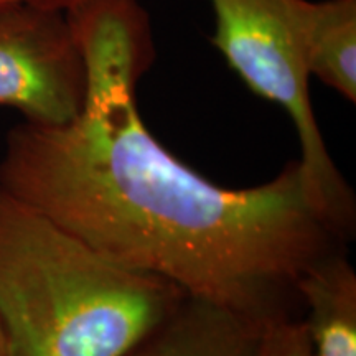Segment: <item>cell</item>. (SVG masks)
Segmentation results:
<instances>
[{"instance_id":"6da1fadb","label":"cell","mask_w":356,"mask_h":356,"mask_svg":"<svg viewBox=\"0 0 356 356\" xmlns=\"http://www.w3.org/2000/svg\"><path fill=\"white\" fill-rule=\"evenodd\" d=\"M88 66L81 114L7 134L0 185L108 259L266 327L302 314L297 284L348 236L315 204L299 162L252 188L211 184L142 121L155 58L137 0L66 8Z\"/></svg>"},{"instance_id":"7a4b0ae2","label":"cell","mask_w":356,"mask_h":356,"mask_svg":"<svg viewBox=\"0 0 356 356\" xmlns=\"http://www.w3.org/2000/svg\"><path fill=\"white\" fill-rule=\"evenodd\" d=\"M0 185V327L8 356H126L184 304Z\"/></svg>"},{"instance_id":"3957f363","label":"cell","mask_w":356,"mask_h":356,"mask_svg":"<svg viewBox=\"0 0 356 356\" xmlns=\"http://www.w3.org/2000/svg\"><path fill=\"white\" fill-rule=\"evenodd\" d=\"M215 44L229 68L257 96L291 115L300 142L299 162L310 197L346 236L353 229V195L328 154L312 108L302 0H210Z\"/></svg>"},{"instance_id":"277c9868","label":"cell","mask_w":356,"mask_h":356,"mask_svg":"<svg viewBox=\"0 0 356 356\" xmlns=\"http://www.w3.org/2000/svg\"><path fill=\"white\" fill-rule=\"evenodd\" d=\"M88 66L63 8L32 2L0 6V106L25 122L65 126L81 114Z\"/></svg>"},{"instance_id":"5b68a950","label":"cell","mask_w":356,"mask_h":356,"mask_svg":"<svg viewBox=\"0 0 356 356\" xmlns=\"http://www.w3.org/2000/svg\"><path fill=\"white\" fill-rule=\"evenodd\" d=\"M262 325L186 297L175 314L126 356H254Z\"/></svg>"},{"instance_id":"8992f818","label":"cell","mask_w":356,"mask_h":356,"mask_svg":"<svg viewBox=\"0 0 356 356\" xmlns=\"http://www.w3.org/2000/svg\"><path fill=\"white\" fill-rule=\"evenodd\" d=\"M297 292L314 356H356V274L343 252L315 262Z\"/></svg>"},{"instance_id":"52a82bcc","label":"cell","mask_w":356,"mask_h":356,"mask_svg":"<svg viewBox=\"0 0 356 356\" xmlns=\"http://www.w3.org/2000/svg\"><path fill=\"white\" fill-rule=\"evenodd\" d=\"M300 30L310 76L355 102L356 0H302Z\"/></svg>"},{"instance_id":"ba28073f","label":"cell","mask_w":356,"mask_h":356,"mask_svg":"<svg viewBox=\"0 0 356 356\" xmlns=\"http://www.w3.org/2000/svg\"><path fill=\"white\" fill-rule=\"evenodd\" d=\"M254 356H314L302 315L267 323L261 332Z\"/></svg>"},{"instance_id":"9c48e42d","label":"cell","mask_w":356,"mask_h":356,"mask_svg":"<svg viewBox=\"0 0 356 356\" xmlns=\"http://www.w3.org/2000/svg\"><path fill=\"white\" fill-rule=\"evenodd\" d=\"M73 2L74 0H47V2H44V6L55 7V8H63V10H66V8H68Z\"/></svg>"},{"instance_id":"30bf717a","label":"cell","mask_w":356,"mask_h":356,"mask_svg":"<svg viewBox=\"0 0 356 356\" xmlns=\"http://www.w3.org/2000/svg\"><path fill=\"white\" fill-rule=\"evenodd\" d=\"M0 356H8L7 341H6V335H3L2 332V327H0Z\"/></svg>"},{"instance_id":"8fae6325","label":"cell","mask_w":356,"mask_h":356,"mask_svg":"<svg viewBox=\"0 0 356 356\" xmlns=\"http://www.w3.org/2000/svg\"><path fill=\"white\" fill-rule=\"evenodd\" d=\"M8 2H32V3H38V6H43V0H0V6Z\"/></svg>"}]
</instances>
